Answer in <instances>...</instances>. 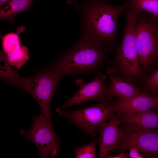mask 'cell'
<instances>
[{"label":"cell","mask_w":158,"mask_h":158,"mask_svg":"<svg viewBox=\"0 0 158 158\" xmlns=\"http://www.w3.org/2000/svg\"><path fill=\"white\" fill-rule=\"evenodd\" d=\"M138 14L134 26L140 65L146 74L158 59V18Z\"/></svg>","instance_id":"cell-5"},{"label":"cell","mask_w":158,"mask_h":158,"mask_svg":"<svg viewBox=\"0 0 158 158\" xmlns=\"http://www.w3.org/2000/svg\"><path fill=\"white\" fill-rule=\"evenodd\" d=\"M5 54L8 63L18 69L20 68L29 59L28 48L21 45Z\"/></svg>","instance_id":"cell-15"},{"label":"cell","mask_w":158,"mask_h":158,"mask_svg":"<svg viewBox=\"0 0 158 158\" xmlns=\"http://www.w3.org/2000/svg\"><path fill=\"white\" fill-rule=\"evenodd\" d=\"M141 87L149 94H158V68L149 74H143L141 79Z\"/></svg>","instance_id":"cell-17"},{"label":"cell","mask_w":158,"mask_h":158,"mask_svg":"<svg viewBox=\"0 0 158 158\" xmlns=\"http://www.w3.org/2000/svg\"><path fill=\"white\" fill-rule=\"evenodd\" d=\"M155 109L156 110V113L158 118V107H155Z\"/></svg>","instance_id":"cell-23"},{"label":"cell","mask_w":158,"mask_h":158,"mask_svg":"<svg viewBox=\"0 0 158 158\" xmlns=\"http://www.w3.org/2000/svg\"><path fill=\"white\" fill-rule=\"evenodd\" d=\"M75 8L80 15L81 35L107 45L115 44L118 19L128 9L127 2L116 6L104 0H83Z\"/></svg>","instance_id":"cell-1"},{"label":"cell","mask_w":158,"mask_h":158,"mask_svg":"<svg viewBox=\"0 0 158 158\" xmlns=\"http://www.w3.org/2000/svg\"><path fill=\"white\" fill-rule=\"evenodd\" d=\"M9 0H0V6L4 4L5 3L7 2Z\"/></svg>","instance_id":"cell-21"},{"label":"cell","mask_w":158,"mask_h":158,"mask_svg":"<svg viewBox=\"0 0 158 158\" xmlns=\"http://www.w3.org/2000/svg\"><path fill=\"white\" fill-rule=\"evenodd\" d=\"M137 135V146L139 152L147 157H158V129H145L127 124Z\"/></svg>","instance_id":"cell-11"},{"label":"cell","mask_w":158,"mask_h":158,"mask_svg":"<svg viewBox=\"0 0 158 158\" xmlns=\"http://www.w3.org/2000/svg\"><path fill=\"white\" fill-rule=\"evenodd\" d=\"M111 103L116 114L119 117L125 113L145 111L158 107V95L140 92L129 99H118Z\"/></svg>","instance_id":"cell-10"},{"label":"cell","mask_w":158,"mask_h":158,"mask_svg":"<svg viewBox=\"0 0 158 158\" xmlns=\"http://www.w3.org/2000/svg\"><path fill=\"white\" fill-rule=\"evenodd\" d=\"M96 140L92 141L89 144H85L80 146H76L73 149L75 152V157L80 158H95Z\"/></svg>","instance_id":"cell-19"},{"label":"cell","mask_w":158,"mask_h":158,"mask_svg":"<svg viewBox=\"0 0 158 158\" xmlns=\"http://www.w3.org/2000/svg\"><path fill=\"white\" fill-rule=\"evenodd\" d=\"M75 0H67V3L68 4H71L73 1Z\"/></svg>","instance_id":"cell-22"},{"label":"cell","mask_w":158,"mask_h":158,"mask_svg":"<svg viewBox=\"0 0 158 158\" xmlns=\"http://www.w3.org/2000/svg\"><path fill=\"white\" fill-rule=\"evenodd\" d=\"M135 22L133 18H127L122 41L107 68L108 75L123 78L133 84L140 80L143 74L138 59L134 30Z\"/></svg>","instance_id":"cell-3"},{"label":"cell","mask_w":158,"mask_h":158,"mask_svg":"<svg viewBox=\"0 0 158 158\" xmlns=\"http://www.w3.org/2000/svg\"><path fill=\"white\" fill-rule=\"evenodd\" d=\"M112 47L81 35L79 39L49 68L63 76L90 73L108 62Z\"/></svg>","instance_id":"cell-2"},{"label":"cell","mask_w":158,"mask_h":158,"mask_svg":"<svg viewBox=\"0 0 158 158\" xmlns=\"http://www.w3.org/2000/svg\"><path fill=\"white\" fill-rule=\"evenodd\" d=\"M118 117L115 114L98 128L100 133L99 157L107 158L118 145L121 137Z\"/></svg>","instance_id":"cell-9"},{"label":"cell","mask_w":158,"mask_h":158,"mask_svg":"<svg viewBox=\"0 0 158 158\" xmlns=\"http://www.w3.org/2000/svg\"><path fill=\"white\" fill-rule=\"evenodd\" d=\"M99 71L96 77L90 82L85 83L82 79L77 80L76 85L79 87L77 92L68 99L61 108L65 109L75 105H80L85 102L95 100L98 102L106 101L109 88L105 82L106 76Z\"/></svg>","instance_id":"cell-8"},{"label":"cell","mask_w":158,"mask_h":158,"mask_svg":"<svg viewBox=\"0 0 158 158\" xmlns=\"http://www.w3.org/2000/svg\"><path fill=\"white\" fill-rule=\"evenodd\" d=\"M2 51L6 54L20 44V40L18 33L11 32L1 36Z\"/></svg>","instance_id":"cell-18"},{"label":"cell","mask_w":158,"mask_h":158,"mask_svg":"<svg viewBox=\"0 0 158 158\" xmlns=\"http://www.w3.org/2000/svg\"><path fill=\"white\" fill-rule=\"evenodd\" d=\"M34 0H9L0 9V19H7L14 23L15 16L23 11L31 9Z\"/></svg>","instance_id":"cell-14"},{"label":"cell","mask_w":158,"mask_h":158,"mask_svg":"<svg viewBox=\"0 0 158 158\" xmlns=\"http://www.w3.org/2000/svg\"><path fill=\"white\" fill-rule=\"evenodd\" d=\"M126 153H121L115 156H108L107 158H126Z\"/></svg>","instance_id":"cell-20"},{"label":"cell","mask_w":158,"mask_h":158,"mask_svg":"<svg viewBox=\"0 0 158 158\" xmlns=\"http://www.w3.org/2000/svg\"><path fill=\"white\" fill-rule=\"evenodd\" d=\"M63 76L49 67L33 76H19L15 86L22 88L37 101L41 113L52 122L51 105L54 95Z\"/></svg>","instance_id":"cell-4"},{"label":"cell","mask_w":158,"mask_h":158,"mask_svg":"<svg viewBox=\"0 0 158 158\" xmlns=\"http://www.w3.org/2000/svg\"><path fill=\"white\" fill-rule=\"evenodd\" d=\"M128 9L145 11L158 18V0H127Z\"/></svg>","instance_id":"cell-16"},{"label":"cell","mask_w":158,"mask_h":158,"mask_svg":"<svg viewBox=\"0 0 158 158\" xmlns=\"http://www.w3.org/2000/svg\"><path fill=\"white\" fill-rule=\"evenodd\" d=\"M118 121L119 124L125 123L140 128L158 129V118L152 109L124 114L118 117Z\"/></svg>","instance_id":"cell-13"},{"label":"cell","mask_w":158,"mask_h":158,"mask_svg":"<svg viewBox=\"0 0 158 158\" xmlns=\"http://www.w3.org/2000/svg\"><path fill=\"white\" fill-rule=\"evenodd\" d=\"M110 84L106 101L110 102L114 97L118 99H129L141 92L139 87L123 78L112 74L109 75Z\"/></svg>","instance_id":"cell-12"},{"label":"cell","mask_w":158,"mask_h":158,"mask_svg":"<svg viewBox=\"0 0 158 158\" xmlns=\"http://www.w3.org/2000/svg\"><path fill=\"white\" fill-rule=\"evenodd\" d=\"M20 133L23 138L35 145L41 158H53L60 151V140L54 131L52 123L41 114L33 115L29 129L21 128Z\"/></svg>","instance_id":"cell-7"},{"label":"cell","mask_w":158,"mask_h":158,"mask_svg":"<svg viewBox=\"0 0 158 158\" xmlns=\"http://www.w3.org/2000/svg\"><path fill=\"white\" fill-rule=\"evenodd\" d=\"M157 95H158V94Z\"/></svg>","instance_id":"cell-24"},{"label":"cell","mask_w":158,"mask_h":158,"mask_svg":"<svg viewBox=\"0 0 158 158\" xmlns=\"http://www.w3.org/2000/svg\"><path fill=\"white\" fill-rule=\"evenodd\" d=\"M56 111L73 124L82 132L94 137L97 129L115 114L110 102L105 101L75 110H64L60 107Z\"/></svg>","instance_id":"cell-6"}]
</instances>
